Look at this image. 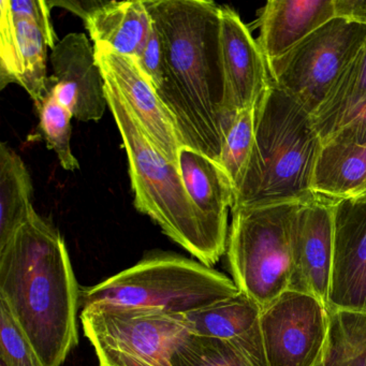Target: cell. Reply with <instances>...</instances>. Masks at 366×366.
I'll return each mask as SVG.
<instances>
[{
  "label": "cell",
  "instance_id": "28",
  "mask_svg": "<svg viewBox=\"0 0 366 366\" xmlns=\"http://www.w3.org/2000/svg\"><path fill=\"white\" fill-rule=\"evenodd\" d=\"M134 61L154 89L158 91L164 80V54L159 33L154 23L153 31Z\"/></svg>",
  "mask_w": 366,
  "mask_h": 366
},
{
  "label": "cell",
  "instance_id": "29",
  "mask_svg": "<svg viewBox=\"0 0 366 366\" xmlns=\"http://www.w3.org/2000/svg\"><path fill=\"white\" fill-rule=\"evenodd\" d=\"M338 145H363L366 144V106L355 119L342 127L333 138L327 143Z\"/></svg>",
  "mask_w": 366,
  "mask_h": 366
},
{
  "label": "cell",
  "instance_id": "6",
  "mask_svg": "<svg viewBox=\"0 0 366 366\" xmlns=\"http://www.w3.org/2000/svg\"><path fill=\"white\" fill-rule=\"evenodd\" d=\"M300 203L232 209L227 259L239 292L261 310L288 290L291 226Z\"/></svg>",
  "mask_w": 366,
  "mask_h": 366
},
{
  "label": "cell",
  "instance_id": "11",
  "mask_svg": "<svg viewBox=\"0 0 366 366\" xmlns=\"http://www.w3.org/2000/svg\"><path fill=\"white\" fill-rule=\"evenodd\" d=\"M94 49L104 81L117 87L156 149L179 170L183 141L174 117L157 91L132 57L119 54L104 44H94Z\"/></svg>",
  "mask_w": 366,
  "mask_h": 366
},
{
  "label": "cell",
  "instance_id": "1",
  "mask_svg": "<svg viewBox=\"0 0 366 366\" xmlns=\"http://www.w3.org/2000/svg\"><path fill=\"white\" fill-rule=\"evenodd\" d=\"M144 5L164 49L157 94L174 117L184 147L219 164L229 129L222 104V7L205 0H144Z\"/></svg>",
  "mask_w": 366,
  "mask_h": 366
},
{
  "label": "cell",
  "instance_id": "27",
  "mask_svg": "<svg viewBox=\"0 0 366 366\" xmlns=\"http://www.w3.org/2000/svg\"><path fill=\"white\" fill-rule=\"evenodd\" d=\"M0 7L5 8L8 14L16 20L29 21L37 25L44 34L49 48L54 49L57 44L56 34L51 21V11L46 1L42 0H1Z\"/></svg>",
  "mask_w": 366,
  "mask_h": 366
},
{
  "label": "cell",
  "instance_id": "13",
  "mask_svg": "<svg viewBox=\"0 0 366 366\" xmlns=\"http://www.w3.org/2000/svg\"><path fill=\"white\" fill-rule=\"evenodd\" d=\"M51 64L48 91L78 121H100L109 108L106 81L86 35H66L53 49Z\"/></svg>",
  "mask_w": 366,
  "mask_h": 366
},
{
  "label": "cell",
  "instance_id": "10",
  "mask_svg": "<svg viewBox=\"0 0 366 366\" xmlns=\"http://www.w3.org/2000/svg\"><path fill=\"white\" fill-rule=\"evenodd\" d=\"M317 194L300 203L291 226V275L288 290L305 293L329 307L334 263V204Z\"/></svg>",
  "mask_w": 366,
  "mask_h": 366
},
{
  "label": "cell",
  "instance_id": "14",
  "mask_svg": "<svg viewBox=\"0 0 366 366\" xmlns=\"http://www.w3.org/2000/svg\"><path fill=\"white\" fill-rule=\"evenodd\" d=\"M366 312V198L334 204V263L329 307Z\"/></svg>",
  "mask_w": 366,
  "mask_h": 366
},
{
  "label": "cell",
  "instance_id": "30",
  "mask_svg": "<svg viewBox=\"0 0 366 366\" xmlns=\"http://www.w3.org/2000/svg\"><path fill=\"white\" fill-rule=\"evenodd\" d=\"M335 18L366 25V0H333Z\"/></svg>",
  "mask_w": 366,
  "mask_h": 366
},
{
  "label": "cell",
  "instance_id": "7",
  "mask_svg": "<svg viewBox=\"0 0 366 366\" xmlns=\"http://www.w3.org/2000/svg\"><path fill=\"white\" fill-rule=\"evenodd\" d=\"M80 318L100 366H172L175 347L189 333L185 315L156 308L94 304Z\"/></svg>",
  "mask_w": 366,
  "mask_h": 366
},
{
  "label": "cell",
  "instance_id": "21",
  "mask_svg": "<svg viewBox=\"0 0 366 366\" xmlns=\"http://www.w3.org/2000/svg\"><path fill=\"white\" fill-rule=\"evenodd\" d=\"M34 186L20 155L6 142L0 144V247L29 219Z\"/></svg>",
  "mask_w": 366,
  "mask_h": 366
},
{
  "label": "cell",
  "instance_id": "25",
  "mask_svg": "<svg viewBox=\"0 0 366 366\" xmlns=\"http://www.w3.org/2000/svg\"><path fill=\"white\" fill-rule=\"evenodd\" d=\"M36 108L39 113V128L49 149L56 153L65 170H79L80 164L71 149V113L50 91Z\"/></svg>",
  "mask_w": 366,
  "mask_h": 366
},
{
  "label": "cell",
  "instance_id": "17",
  "mask_svg": "<svg viewBox=\"0 0 366 366\" xmlns=\"http://www.w3.org/2000/svg\"><path fill=\"white\" fill-rule=\"evenodd\" d=\"M262 310L239 292L185 315L189 333L232 342L258 366H267L260 329Z\"/></svg>",
  "mask_w": 366,
  "mask_h": 366
},
{
  "label": "cell",
  "instance_id": "26",
  "mask_svg": "<svg viewBox=\"0 0 366 366\" xmlns=\"http://www.w3.org/2000/svg\"><path fill=\"white\" fill-rule=\"evenodd\" d=\"M0 366H44L29 340L0 302Z\"/></svg>",
  "mask_w": 366,
  "mask_h": 366
},
{
  "label": "cell",
  "instance_id": "23",
  "mask_svg": "<svg viewBox=\"0 0 366 366\" xmlns=\"http://www.w3.org/2000/svg\"><path fill=\"white\" fill-rule=\"evenodd\" d=\"M172 366H258L242 349L220 338L188 333L175 347Z\"/></svg>",
  "mask_w": 366,
  "mask_h": 366
},
{
  "label": "cell",
  "instance_id": "31",
  "mask_svg": "<svg viewBox=\"0 0 366 366\" xmlns=\"http://www.w3.org/2000/svg\"><path fill=\"white\" fill-rule=\"evenodd\" d=\"M106 3L107 1H99V0H95V1H89V0L87 1H46V5L50 9L51 7L65 8V9L76 14V16H81L85 21L93 12L102 8Z\"/></svg>",
  "mask_w": 366,
  "mask_h": 366
},
{
  "label": "cell",
  "instance_id": "9",
  "mask_svg": "<svg viewBox=\"0 0 366 366\" xmlns=\"http://www.w3.org/2000/svg\"><path fill=\"white\" fill-rule=\"evenodd\" d=\"M260 329L267 366H316L329 333L327 308L287 290L262 310Z\"/></svg>",
  "mask_w": 366,
  "mask_h": 366
},
{
  "label": "cell",
  "instance_id": "18",
  "mask_svg": "<svg viewBox=\"0 0 366 366\" xmlns=\"http://www.w3.org/2000/svg\"><path fill=\"white\" fill-rule=\"evenodd\" d=\"M179 171L192 202L214 230L228 239V209L234 203V187L224 169L200 152L184 147Z\"/></svg>",
  "mask_w": 366,
  "mask_h": 366
},
{
  "label": "cell",
  "instance_id": "12",
  "mask_svg": "<svg viewBox=\"0 0 366 366\" xmlns=\"http://www.w3.org/2000/svg\"><path fill=\"white\" fill-rule=\"evenodd\" d=\"M219 50L224 76L222 104L230 128L237 114L257 107L271 78L258 42L239 14L229 7H222L220 11Z\"/></svg>",
  "mask_w": 366,
  "mask_h": 366
},
{
  "label": "cell",
  "instance_id": "24",
  "mask_svg": "<svg viewBox=\"0 0 366 366\" xmlns=\"http://www.w3.org/2000/svg\"><path fill=\"white\" fill-rule=\"evenodd\" d=\"M256 136V107L242 111L233 119L224 137L219 164L234 187V196L243 183Z\"/></svg>",
  "mask_w": 366,
  "mask_h": 366
},
{
  "label": "cell",
  "instance_id": "22",
  "mask_svg": "<svg viewBox=\"0 0 366 366\" xmlns=\"http://www.w3.org/2000/svg\"><path fill=\"white\" fill-rule=\"evenodd\" d=\"M329 333L316 366H366V312L327 308Z\"/></svg>",
  "mask_w": 366,
  "mask_h": 366
},
{
  "label": "cell",
  "instance_id": "16",
  "mask_svg": "<svg viewBox=\"0 0 366 366\" xmlns=\"http://www.w3.org/2000/svg\"><path fill=\"white\" fill-rule=\"evenodd\" d=\"M334 18L333 0H269L259 16L257 42L269 63Z\"/></svg>",
  "mask_w": 366,
  "mask_h": 366
},
{
  "label": "cell",
  "instance_id": "2",
  "mask_svg": "<svg viewBox=\"0 0 366 366\" xmlns=\"http://www.w3.org/2000/svg\"><path fill=\"white\" fill-rule=\"evenodd\" d=\"M80 293L59 230L34 211L0 247V302L44 366H61L79 344Z\"/></svg>",
  "mask_w": 366,
  "mask_h": 366
},
{
  "label": "cell",
  "instance_id": "8",
  "mask_svg": "<svg viewBox=\"0 0 366 366\" xmlns=\"http://www.w3.org/2000/svg\"><path fill=\"white\" fill-rule=\"evenodd\" d=\"M365 41L366 25L334 18L269 61V78L308 114H315Z\"/></svg>",
  "mask_w": 366,
  "mask_h": 366
},
{
  "label": "cell",
  "instance_id": "19",
  "mask_svg": "<svg viewBox=\"0 0 366 366\" xmlns=\"http://www.w3.org/2000/svg\"><path fill=\"white\" fill-rule=\"evenodd\" d=\"M84 22L94 44H104L134 59L153 31V20L142 0L107 1Z\"/></svg>",
  "mask_w": 366,
  "mask_h": 366
},
{
  "label": "cell",
  "instance_id": "15",
  "mask_svg": "<svg viewBox=\"0 0 366 366\" xmlns=\"http://www.w3.org/2000/svg\"><path fill=\"white\" fill-rule=\"evenodd\" d=\"M48 48L37 25L16 20L0 7V89L16 83L39 104L48 93Z\"/></svg>",
  "mask_w": 366,
  "mask_h": 366
},
{
  "label": "cell",
  "instance_id": "5",
  "mask_svg": "<svg viewBox=\"0 0 366 366\" xmlns=\"http://www.w3.org/2000/svg\"><path fill=\"white\" fill-rule=\"evenodd\" d=\"M239 293L233 280L213 267L179 254H159L81 289L80 306L112 304L187 315Z\"/></svg>",
  "mask_w": 366,
  "mask_h": 366
},
{
  "label": "cell",
  "instance_id": "20",
  "mask_svg": "<svg viewBox=\"0 0 366 366\" xmlns=\"http://www.w3.org/2000/svg\"><path fill=\"white\" fill-rule=\"evenodd\" d=\"M366 106V41L342 72L320 108L312 115L322 144L350 123Z\"/></svg>",
  "mask_w": 366,
  "mask_h": 366
},
{
  "label": "cell",
  "instance_id": "3",
  "mask_svg": "<svg viewBox=\"0 0 366 366\" xmlns=\"http://www.w3.org/2000/svg\"><path fill=\"white\" fill-rule=\"evenodd\" d=\"M322 149L312 115L271 81L256 107L254 149L231 209L314 198Z\"/></svg>",
  "mask_w": 366,
  "mask_h": 366
},
{
  "label": "cell",
  "instance_id": "32",
  "mask_svg": "<svg viewBox=\"0 0 366 366\" xmlns=\"http://www.w3.org/2000/svg\"><path fill=\"white\" fill-rule=\"evenodd\" d=\"M349 198H350V197H349ZM352 198H366V181L365 183L363 184V186L353 194Z\"/></svg>",
  "mask_w": 366,
  "mask_h": 366
},
{
  "label": "cell",
  "instance_id": "4",
  "mask_svg": "<svg viewBox=\"0 0 366 366\" xmlns=\"http://www.w3.org/2000/svg\"><path fill=\"white\" fill-rule=\"evenodd\" d=\"M108 107L127 153L134 207L199 262L213 267L226 254L222 239L192 202L181 171L152 142L112 83L106 81Z\"/></svg>",
  "mask_w": 366,
  "mask_h": 366
}]
</instances>
